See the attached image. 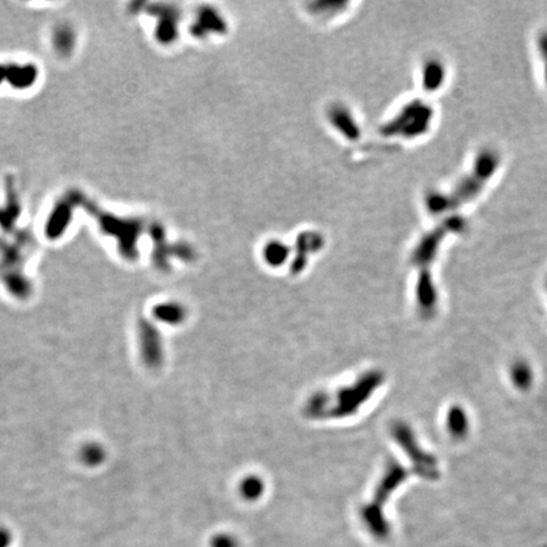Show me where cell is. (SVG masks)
<instances>
[{
    "label": "cell",
    "mask_w": 547,
    "mask_h": 547,
    "mask_svg": "<svg viewBox=\"0 0 547 547\" xmlns=\"http://www.w3.org/2000/svg\"><path fill=\"white\" fill-rule=\"evenodd\" d=\"M481 152L483 154L474 161L471 170L453 187L450 193L447 195H436V203L434 204L436 212L442 213L451 212L454 208L457 209L475 199L483 192V189L487 187L488 181L493 178L494 173L498 170L499 157L490 150Z\"/></svg>",
    "instance_id": "6da1fadb"
},
{
    "label": "cell",
    "mask_w": 547,
    "mask_h": 547,
    "mask_svg": "<svg viewBox=\"0 0 547 547\" xmlns=\"http://www.w3.org/2000/svg\"><path fill=\"white\" fill-rule=\"evenodd\" d=\"M378 384V376L374 374L367 375L364 381H361L356 387L350 388L343 390L340 394V403L337 408L334 409V413L350 414L355 412L361 402L365 401L367 398V394L371 392L373 388L376 387Z\"/></svg>",
    "instance_id": "7a4b0ae2"
},
{
    "label": "cell",
    "mask_w": 547,
    "mask_h": 547,
    "mask_svg": "<svg viewBox=\"0 0 547 547\" xmlns=\"http://www.w3.org/2000/svg\"><path fill=\"white\" fill-rule=\"evenodd\" d=\"M241 493L247 499H256L262 493V484L256 478H248L242 483Z\"/></svg>",
    "instance_id": "3957f363"
},
{
    "label": "cell",
    "mask_w": 547,
    "mask_h": 547,
    "mask_svg": "<svg viewBox=\"0 0 547 547\" xmlns=\"http://www.w3.org/2000/svg\"><path fill=\"white\" fill-rule=\"evenodd\" d=\"M212 547H239L237 541L232 536L228 534H220L215 536L212 541Z\"/></svg>",
    "instance_id": "277c9868"
},
{
    "label": "cell",
    "mask_w": 547,
    "mask_h": 547,
    "mask_svg": "<svg viewBox=\"0 0 547 547\" xmlns=\"http://www.w3.org/2000/svg\"><path fill=\"white\" fill-rule=\"evenodd\" d=\"M539 42H540L541 60H542L541 62H542V69H544V75H545V83L547 84V32L541 34Z\"/></svg>",
    "instance_id": "5b68a950"
},
{
    "label": "cell",
    "mask_w": 547,
    "mask_h": 547,
    "mask_svg": "<svg viewBox=\"0 0 547 547\" xmlns=\"http://www.w3.org/2000/svg\"><path fill=\"white\" fill-rule=\"evenodd\" d=\"M6 536H0V547H6V544H7V540L4 539Z\"/></svg>",
    "instance_id": "8992f818"
}]
</instances>
